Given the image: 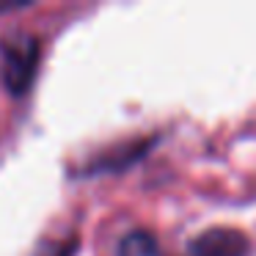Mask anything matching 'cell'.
<instances>
[{
	"mask_svg": "<svg viewBox=\"0 0 256 256\" xmlns=\"http://www.w3.org/2000/svg\"><path fill=\"white\" fill-rule=\"evenodd\" d=\"M250 240L240 228L232 226H215L196 234L188 242L184 256H248Z\"/></svg>",
	"mask_w": 256,
	"mask_h": 256,
	"instance_id": "7a4b0ae2",
	"label": "cell"
},
{
	"mask_svg": "<svg viewBox=\"0 0 256 256\" xmlns=\"http://www.w3.org/2000/svg\"><path fill=\"white\" fill-rule=\"evenodd\" d=\"M39 69V39L28 30L0 36V83L14 96H22L34 86Z\"/></svg>",
	"mask_w": 256,
	"mask_h": 256,
	"instance_id": "6da1fadb",
	"label": "cell"
},
{
	"mask_svg": "<svg viewBox=\"0 0 256 256\" xmlns=\"http://www.w3.org/2000/svg\"><path fill=\"white\" fill-rule=\"evenodd\" d=\"M118 256H157V242L149 232H132L122 240Z\"/></svg>",
	"mask_w": 256,
	"mask_h": 256,
	"instance_id": "3957f363",
	"label": "cell"
}]
</instances>
